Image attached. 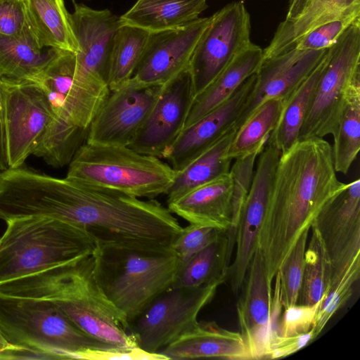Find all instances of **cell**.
I'll return each instance as SVG.
<instances>
[{"label": "cell", "instance_id": "cell-19", "mask_svg": "<svg viewBox=\"0 0 360 360\" xmlns=\"http://www.w3.org/2000/svg\"><path fill=\"white\" fill-rule=\"evenodd\" d=\"M328 50L294 48L264 58L255 72L254 89L236 122L237 129L265 101L276 98L285 102L313 71Z\"/></svg>", "mask_w": 360, "mask_h": 360}, {"label": "cell", "instance_id": "cell-32", "mask_svg": "<svg viewBox=\"0 0 360 360\" xmlns=\"http://www.w3.org/2000/svg\"><path fill=\"white\" fill-rule=\"evenodd\" d=\"M150 32L122 25L116 31L110 49L108 85L114 90L129 81L136 69Z\"/></svg>", "mask_w": 360, "mask_h": 360}, {"label": "cell", "instance_id": "cell-34", "mask_svg": "<svg viewBox=\"0 0 360 360\" xmlns=\"http://www.w3.org/2000/svg\"><path fill=\"white\" fill-rule=\"evenodd\" d=\"M304 252L301 289L297 304L314 305L324 297L330 284L332 265L321 240L313 226Z\"/></svg>", "mask_w": 360, "mask_h": 360}, {"label": "cell", "instance_id": "cell-10", "mask_svg": "<svg viewBox=\"0 0 360 360\" xmlns=\"http://www.w3.org/2000/svg\"><path fill=\"white\" fill-rule=\"evenodd\" d=\"M34 82L46 94L55 118L85 130L110 91L107 84L77 69L75 53L60 49Z\"/></svg>", "mask_w": 360, "mask_h": 360}, {"label": "cell", "instance_id": "cell-1", "mask_svg": "<svg viewBox=\"0 0 360 360\" xmlns=\"http://www.w3.org/2000/svg\"><path fill=\"white\" fill-rule=\"evenodd\" d=\"M335 172L323 138L297 140L281 153L257 243L270 283L301 233L345 185Z\"/></svg>", "mask_w": 360, "mask_h": 360}, {"label": "cell", "instance_id": "cell-21", "mask_svg": "<svg viewBox=\"0 0 360 360\" xmlns=\"http://www.w3.org/2000/svg\"><path fill=\"white\" fill-rule=\"evenodd\" d=\"M233 191L229 172L167 202V208L189 224L234 232Z\"/></svg>", "mask_w": 360, "mask_h": 360}, {"label": "cell", "instance_id": "cell-13", "mask_svg": "<svg viewBox=\"0 0 360 360\" xmlns=\"http://www.w3.org/2000/svg\"><path fill=\"white\" fill-rule=\"evenodd\" d=\"M214 15L179 28L150 33L131 79L138 87L163 86L189 68L192 56Z\"/></svg>", "mask_w": 360, "mask_h": 360}, {"label": "cell", "instance_id": "cell-2", "mask_svg": "<svg viewBox=\"0 0 360 360\" xmlns=\"http://www.w3.org/2000/svg\"><path fill=\"white\" fill-rule=\"evenodd\" d=\"M92 255L0 284V293L46 300L91 336L122 348L139 347L123 316L94 276Z\"/></svg>", "mask_w": 360, "mask_h": 360}, {"label": "cell", "instance_id": "cell-17", "mask_svg": "<svg viewBox=\"0 0 360 360\" xmlns=\"http://www.w3.org/2000/svg\"><path fill=\"white\" fill-rule=\"evenodd\" d=\"M332 273L360 252V180L347 184L321 210L312 225Z\"/></svg>", "mask_w": 360, "mask_h": 360}, {"label": "cell", "instance_id": "cell-25", "mask_svg": "<svg viewBox=\"0 0 360 360\" xmlns=\"http://www.w3.org/2000/svg\"><path fill=\"white\" fill-rule=\"evenodd\" d=\"M235 233L222 231L212 243L180 264L171 286L197 288L226 281Z\"/></svg>", "mask_w": 360, "mask_h": 360}, {"label": "cell", "instance_id": "cell-29", "mask_svg": "<svg viewBox=\"0 0 360 360\" xmlns=\"http://www.w3.org/2000/svg\"><path fill=\"white\" fill-rule=\"evenodd\" d=\"M329 49L319 64L283 103V109L267 142L283 153L297 140L301 127L319 78L326 65Z\"/></svg>", "mask_w": 360, "mask_h": 360}, {"label": "cell", "instance_id": "cell-38", "mask_svg": "<svg viewBox=\"0 0 360 360\" xmlns=\"http://www.w3.org/2000/svg\"><path fill=\"white\" fill-rule=\"evenodd\" d=\"M360 20V14L337 19L323 24L304 35L295 45L299 50H321L331 47L353 23Z\"/></svg>", "mask_w": 360, "mask_h": 360}, {"label": "cell", "instance_id": "cell-16", "mask_svg": "<svg viewBox=\"0 0 360 360\" xmlns=\"http://www.w3.org/2000/svg\"><path fill=\"white\" fill-rule=\"evenodd\" d=\"M236 303L238 322L250 360L266 359L271 341L278 335L271 316V283L256 248Z\"/></svg>", "mask_w": 360, "mask_h": 360}, {"label": "cell", "instance_id": "cell-30", "mask_svg": "<svg viewBox=\"0 0 360 360\" xmlns=\"http://www.w3.org/2000/svg\"><path fill=\"white\" fill-rule=\"evenodd\" d=\"M55 50L41 48L34 35L0 34V77L34 81Z\"/></svg>", "mask_w": 360, "mask_h": 360}, {"label": "cell", "instance_id": "cell-46", "mask_svg": "<svg viewBox=\"0 0 360 360\" xmlns=\"http://www.w3.org/2000/svg\"><path fill=\"white\" fill-rule=\"evenodd\" d=\"M0 243H1V237H0Z\"/></svg>", "mask_w": 360, "mask_h": 360}, {"label": "cell", "instance_id": "cell-33", "mask_svg": "<svg viewBox=\"0 0 360 360\" xmlns=\"http://www.w3.org/2000/svg\"><path fill=\"white\" fill-rule=\"evenodd\" d=\"M283 109V101L270 99L260 105L237 129L227 155L232 160L261 152L274 129Z\"/></svg>", "mask_w": 360, "mask_h": 360}, {"label": "cell", "instance_id": "cell-7", "mask_svg": "<svg viewBox=\"0 0 360 360\" xmlns=\"http://www.w3.org/2000/svg\"><path fill=\"white\" fill-rule=\"evenodd\" d=\"M360 80V20L351 25L329 48L326 65L304 116L298 140L323 138L337 129L346 92Z\"/></svg>", "mask_w": 360, "mask_h": 360}, {"label": "cell", "instance_id": "cell-5", "mask_svg": "<svg viewBox=\"0 0 360 360\" xmlns=\"http://www.w3.org/2000/svg\"><path fill=\"white\" fill-rule=\"evenodd\" d=\"M0 330L9 344L46 359H86L91 352L119 347L87 334L50 302L1 293Z\"/></svg>", "mask_w": 360, "mask_h": 360}, {"label": "cell", "instance_id": "cell-14", "mask_svg": "<svg viewBox=\"0 0 360 360\" xmlns=\"http://www.w3.org/2000/svg\"><path fill=\"white\" fill-rule=\"evenodd\" d=\"M162 86L138 87L127 81L111 90L92 120L85 142L129 146L148 118Z\"/></svg>", "mask_w": 360, "mask_h": 360}, {"label": "cell", "instance_id": "cell-45", "mask_svg": "<svg viewBox=\"0 0 360 360\" xmlns=\"http://www.w3.org/2000/svg\"><path fill=\"white\" fill-rule=\"evenodd\" d=\"M9 343L5 339L0 330V352L4 349Z\"/></svg>", "mask_w": 360, "mask_h": 360}, {"label": "cell", "instance_id": "cell-39", "mask_svg": "<svg viewBox=\"0 0 360 360\" xmlns=\"http://www.w3.org/2000/svg\"><path fill=\"white\" fill-rule=\"evenodd\" d=\"M261 152H254L245 157L236 159L230 169L233 179V205L234 231L243 204L248 194L254 174V166L257 157Z\"/></svg>", "mask_w": 360, "mask_h": 360}, {"label": "cell", "instance_id": "cell-18", "mask_svg": "<svg viewBox=\"0 0 360 360\" xmlns=\"http://www.w3.org/2000/svg\"><path fill=\"white\" fill-rule=\"evenodd\" d=\"M255 81V73L221 104L184 129L162 159L166 160L176 173L180 172L236 127V122L254 89Z\"/></svg>", "mask_w": 360, "mask_h": 360}, {"label": "cell", "instance_id": "cell-20", "mask_svg": "<svg viewBox=\"0 0 360 360\" xmlns=\"http://www.w3.org/2000/svg\"><path fill=\"white\" fill-rule=\"evenodd\" d=\"M70 16L79 47L75 53L77 68L108 84L112 42L122 25L120 17L108 9L96 10L82 3L75 4Z\"/></svg>", "mask_w": 360, "mask_h": 360}, {"label": "cell", "instance_id": "cell-15", "mask_svg": "<svg viewBox=\"0 0 360 360\" xmlns=\"http://www.w3.org/2000/svg\"><path fill=\"white\" fill-rule=\"evenodd\" d=\"M193 98L188 68L162 86L148 118L129 147L162 159L184 129Z\"/></svg>", "mask_w": 360, "mask_h": 360}, {"label": "cell", "instance_id": "cell-47", "mask_svg": "<svg viewBox=\"0 0 360 360\" xmlns=\"http://www.w3.org/2000/svg\"><path fill=\"white\" fill-rule=\"evenodd\" d=\"M72 1H75V0H72Z\"/></svg>", "mask_w": 360, "mask_h": 360}, {"label": "cell", "instance_id": "cell-24", "mask_svg": "<svg viewBox=\"0 0 360 360\" xmlns=\"http://www.w3.org/2000/svg\"><path fill=\"white\" fill-rule=\"evenodd\" d=\"M360 14V0H313L302 13L278 26L264 58L275 56L294 49L307 33L333 20Z\"/></svg>", "mask_w": 360, "mask_h": 360}, {"label": "cell", "instance_id": "cell-12", "mask_svg": "<svg viewBox=\"0 0 360 360\" xmlns=\"http://www.w3.org/2000/svg\"><path fill=\"white\" fill-rule=\"evenodd\" d=\"M280 155V151L273 144L266 142L258 155L252 184L234 231L236 252L226 279L234 295H238L242 288L257 248Z\"/></svg>", "mask_w": 360, "mask_h": 360}, {"label": "cell", "instance_id": "cell-42", "mask_svg": "<svg viewBox=\"0 0 360 360\" xmlns=\"http://www.w3.org/2000/svg\"><path fill=\"white\" fill-rule=\"evenodd\" d=\"M315 339L313 330L304 334L276 336L270 342L266 359H276L291 355Z\"/></svg>", "mask_w": 360, "mask_h": 360}, {"label": "cell", "instance_id": "cell-6", "mask_svg": "<svg viewBox=\"0 0 360 360\" xmlns=\"http://www.w3.org/2000/svg\"><path fill=\"white\" fill-rule=\"evenodd\" d=\"M176 172L161 158L125 146L84 142L68 165L66 178L139 198L166 194Z\"/></svg>", "mask_w": 360, "mask_h": 360}, {"label": "cell", "instance_id": "cell-9", "mask_svg": "<svg viewBox=\"0 0 360 360\" xmlns=\"http://www.w3.org/2000/svg\"><path fill=\"white\" fill-rule=\"evenodd\" d=\"M221 284L197 288L170 286L131 322L129 331L138 347L149 353L158 352L193 328L200 311L214 298Z\"/></svg>", "mask_w": 360, "mask_h": 360}, {"label": "cell", "instance_id": "cell-11", "mask_svg": "<svg viewBox=\"0 0 360 360\" xmlns=\"http://www.w3.org/2000/svg\"><path fill=\"white\" fill-rule=\"evenodd\" d=\"M213 15L189 65L194 96L252 42L250 14L243 1L227 4Z\"/></svg>", "mask_w": 360, "mask_h": 360}, {"label": "cell", "instance_id": "cell-28", "mask_svg": "<svg viewBox=\"0 0 360 360\" xmlns=\"http://www.w3.org/2000/svg\"><path fill=\"white\" fill-rule=\"evenodd\" d=\"M236 131L237 128L233 127L182 171L176 173L174 183L165 194L167 202L230 172L233 160L227 153Z\"/></svg>", "mask_w": 360, "mask_h": 360}, {"label": "cell", "instance_id": "cell-31", "mask_svg": "<svg viewBox=\"0 0 360 360\" xmlns=\"http://www.w3.org/2000/svg\"><path fill=\"white\" fill-rule=\"evenodd\" d=\"M332 148L335 172L347 174L360 149V80L348 88Z\"/></svg>", "mask_w": 360, "mask_h": 360}, {"label": "cell", "instance_id": "cell-41", "mask_svg": "<svg viewBox=\"0 0 360 360\" xmlns=\"http://www.w3.org/2000/svg\"><path fill=\"white\" fill-rule=\"evenodd\" d=\"M0 34L16 37L34 35L24 0H0Z\"/></svg>", "mask_w": 360, "mask_h": 360}, {"label": "cell", "instance_id": "cell-36", "mask_svg": "<svg viewBox=\"0 0 360 360\" xmlns=\"http://www.w3.org/2000/svg\"><path fill=\"white\" fill-rule=\"evenodd\" d=\"M309 229H307L301 233L278 271L283 309L297 303Z\"/></svg>", "mask_w": 360, "mask_h": 360}, {"label": "cell", "instance_id": "cell-8", "mask_svg": "<svg viewBox=\"0 0 360 360\" xmlns=\"http://www.w3.org/2000/svg\"><path fill=\"white\" fill-rule=\"evenodd\" d=\"M2 149L5 163H25L54 117L46 94L36 82L0 77Z\"/></svg>", "mask_w": 360, "mask_h": 360}, {"label": "cell", "instance_id": "cell-27", "mask_svg": "<svg viewBox=\"0 0 360 360\" xmlns=\"http://www.w3.org/2000/svg\"><path fill=\"white\" fill-rule=\"evenodd\" d=\"M24 1L30 25L41 48L73 53L79 51L70 13L63 0Z\"/></svg>", "mask_w": 360, "mask_h": 360}, {"label": "cell", "instance_id": "cell-4", "mask_svg": "<svg viewBox=\"0 0 360 360\" xmlns=\"http://www.w3.org/2000/svg\"><path fill=\"white\" fill-rule=\"evenodd\" d=\"M5 222L0 284L92 255L96 246L84 229L63 221L26 217Z\"/></svg>", "mask_w": 360, "mask_h": 360}, {"label": "cell", "instance_id": "cell-26", "mask_svg": "<svg viewBox=\"0 0 360 360\" xmlns=\"http://www.w3.org/2000/svg\"><path fill=\"white\" fill-rule=\"evenodd\" d=\"M207 0H137L120 16L122 25L150 33L181 27L199 18Z\"/></svg>", "mask_w": 360, "mask_h": 360}, {"label": "cell", "instance_id": "cell-43", "mask_svg": "<svg viewBox=\"0 0 360 360\" xmlns=\"http://www.w3.org/2000/svg\"><path fill=\"white\" fill-rule=\"evenodd\" d=\"M313 0H290L285 20L297 18Z\"/></svg>", "mask_w": 360, "mask_h": 360}, {"label": "cell", "instance_id": "cell-44", "mask_svg": "<svg viewBox=\"0 0 360 360\" xmlns=\"http://www.w3.org/2000/svg\"><path fill=\"white\" fill-rule=\"evenodd\" d=\"M7 166L5 163L2 149V139H1V106H0V171L6 169Z\"/></svg>", "mask_w": 360, "mask_h": 360}, {"label": "cell", "instance_id": "cell-23", "mask_svg": "<svg viewBox=\"0 0 360 360\" xmlns=\"http://www.w3.org/2000/svg\"><path fill=\"white\" fill-rule=\"evenodd\" d=\"M264 58L263 49L252 42L237 54L202 91L194 96L184 129L198 121L230 97L257 72Z\"/></svg>", "mask_w": 360, "mask_h": 360}, {"label": "cell", "instance_id": "cell-35", "mask_svg": "<svg viewBox=\"0 0 360 360\" xmlns=\"http://www.w3.org/2000/svg\"><path fill=\"white\" fill-rule=\"evenodd\" d=\"M359 277L360 252L332 273L330 286L319 303L316 315L313 328L315 338L322 332L332 316L348 302Z\"/></svg>", "mask_w": 360, "mask_h": 360}, {"label": "cell", "instance_id": "cell-40", "mask_svg": "<svg viewBox=\"0 0 360 360\" xmlns=\"http://www.w3.org/2000/svg\"><path fill=\"white\" fill-rule=\"evenodd\" d=\"M319 303L314 305L296 304L283 309L279 322L278 335L288 337L312 330Z\"/></svg>", "mask_w": 360, "mask_h": 360}, {"label": "cell", "instance_id": "cell-22", "mask_svg": "<svg viewBox=\"0 0 360 360\" xmlns=\"http://www.w3.org/2000/svg\"><path fill=\"white\" fill-rule=\"evenodd\" d=\"M158 354L166 359L174 360L200 358L250 360L241 334L223 328L214 321L198 322Z\"/></svg>", "mask_w": 360, "mask_h": 360}, {"label": "cell", "instance_id": "cell-3", "mask_svg": "<svg viewBox=\"0 0 360 360\" xmlns=\"http://www.w3.org/2000/svg\"><path fill=\"white\" fill-rule=\"evenodd\" d=\"M94 276L128 324L173 283L179 262L171 249L96 243Z\"/></svg>", "mask_w": 360, "mask_h": 360}, {"label": "cell", "instance_id": "cell-37", "mask_svg": "<svg viewBox=\"0 0 360 360\" xmlns=\"http://www.w3.org/2000/svg\"><path fill=\"white\" fill-rule=\"evenodd\" d=\"M222 231L212 226L195 224L182 227L171 245V250L177 256L179 265L214 240Z\"/></svg>", "mask_w": 360, "mask_h": 360}]
</instances>
